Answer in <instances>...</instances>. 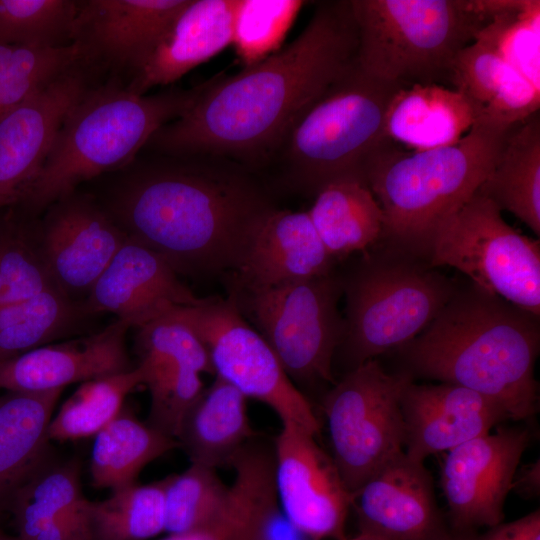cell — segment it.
Listing matches in <instances>:
<instances>
[{"mask_svg":"<svg viewBox=\"0 0 540 540\" xmlns=\"http://www.w3.org/2000/svg\"><path fill=\"white\" fill-rule=\"evenodd\" d=\"M357 44L350 0L318 2L287 47L204 83L193 105L146 146L166 155L226 157L254 170L275 156L297 119L355 64Z\"/></svg>","mask_w":540,"mask_h":540,"instance_id":"1","label":"cell"},{"mask_svg":"<svg viewBox=\"0 0 540 540\" xmlns=\"http://www.w3.org/2000/svg\"><path fill=\"white\" fill-rule=\"evenodd\" d=\"M162 155L120 185L112 218L177 273L237 271L261 222L277 208L269 189L253 169L226 157Z\"/></svg>","mask_w":540,"mask_h":540,"instance_id":"2","label":"cell"},{"mask_svg":"<svg viewBox=\"0 0 540 540\" xmlns=\"http://www.w3.org/2000/svg\"><path fill=\"white\" fill-rule=\"evenodd\" d=\"M539 348V316L467 281L398 351L413 379L468 388L499 403L510 420L528 421L538 412Z\"/></svg>","mask_w":540,"mask_h":540,"instance_id":"3","label":"cell"},{"mask_svg":"<svg viewBox=\"0 0 540 540\" xmlns=\"http://www.w3.org/2000/svg\"><path fill=\"white\" fill-rule=\"evenodd\" d=\"M514 125L481 115L452 145L407 151L391 141L381 148L364 170L384 214L379 242L427 261L435 233L478 190Z\"/></svg>","mask_w":540,"mask_h":540,"instance_id":"4","label":"cell"},{"mask_svg":"<svg viewBox=\"0 0 540 540\" xmlns=\"http://www.w3.org/2000/svg\"><path fill=\"white\" fill-rule=\"evenodd\" d=\"M203 86L151 95L115 85L91 88L66 115L42 169L18 203L41 210L81 182L129 164L159 128L193 105Z\"/></svg>","mask_w":540,"mask_h":540,"instance_id":"5","label":"cell"},{"mask_svg":"<svg viewBox=\"0 0 540 540\" xmlns=\"http://www.w3.org/2000/svg\"><path fill=\"white\" fill-rule=\"evenodd\" d=\"M357 63L404 87L450 85L455 58L493 16L495 0H350ZM451 88V87H450Z\"/></svg>","mask_w":540,"mask_h":540,"instance_id":"6","label":"cell"},{"mask_svg":"<svg viewBox=\"0 0 540 540\" xmlns=\"http://www.w3.org/2000/svg\"><path fill=\"white\" fill-rule=\"evenodd\" d=\"M403 87L369 76L356 59L283 139L275 156L282 162L286 180L314 195L337 180L365 183L367 163L392 141L386 133L387 111Z\"/></svg>","mask_w":540,"mask_h":540,"instance_id":"7","label":"cell"},{"mask_svg":"<svg viewBox=\"0 0 540 540\" xmlns=\"http://www.w3.org/2000/svg\"><path fill=\"white\" fill-rule=\"evenodd\" d=\"M342 281L345 330L337 351L347 371L411 341L459 284L427 261L387 245L363 252Z\"/></svg>","mask_w":540,"mask_h":540,"instance_id":"8","label":"cell"},{"mask_svg":"<svg viewBox=\"0 0 540 540\" xmlns=\"http://www.w3.org/2000/svg\"><path fill=\"white\" fill-rule=\"evenodd\" d=\"M228 290L242 316L263 337L300 391L335 384L333 361L345 330L338 309L342 274L334 269L268 288L228 283Z\"/></svg>","mask_w":540,"mask_h":540,"instance_id":"9","label":"cell"},{"mask_svg":"<svg viewBox=\"0 0 540 540\" xmlns=\"http://www.w3.org/2000/svg\"><path fill=\"white\" fill-rule=\"evenodd\" d=\"M413 377L387 372L377 359L347 371L324 395L331 457L351 494L404 452L400 399Z\"/></svg>","mask_w":540,"mask_h":540,"instance_id":"10","label":"cell"},{"mask_svg":"<svg viewBox=\"0 0 540 540\" xmlns=\"http://www.w3.org/2000/svg\"><path fill=\"white\" fill-rule=\"evenodd\" d=\"M477 191L435 233L430 266H449L472 283L540 316V242L516 231Z\"/></svg>","mask_w":540,"mask_h":540,"instance_id":"11","label":"cell"},{"mask_svg":"<svg viewBox=\"0 0 540 540\" xmlns=\"http://www.w3.org/2000/svg\"><path fill=\"white\" fill-rule=\"evenodd\" d=\"M170 314L186 323L204 344L214 375L270 407L282 423H294L313 435L320 422L309 398L289 379L272 349L242 316L233 300L208 297L179 306Z\"/></svg>","mask_w":540,"mask_h":540,"instance_id":"12","label":"cell"},{"mask_svg":"<svg viewBox=\"0 0 540 540\" xmlns=\"http://www.w3.org/2000/svg\"><path fill=\"white\" fill-rule=\"evenodd\" d=\"M274 486L286 519L310 540H342L352 496L316 436L282 423L273 442Z\"/></svg>","mask_w":540,"mask_h":540,"instance_id":"13","label":"cell"},{"mask_svg":"<svg viewBox=\"0 0 540 540\" xmlns=\"http://www.w3.org/2000/svg\"><path fill=\"white\" fill-rule=\"evenodd\" d=\"M528 426H502L446 452L441 486L451 529L477 532L504 519V505L523 453Z\"/></svg>","mask_w":540,"mask_h":540,"instance_id":"14","label":"cell"},{"mask_svg":"<svg viewBox=\"0 0 540 540\" xmlns=\"http://www.w3.org/2000/svg\"><path fill=\"white\" fill-rule=\"evenodd\" d=\"M80 64L0 118V210L19 202L42 169L66 115L92 88Z\"/></svg>","mask_w":540,"mask_h":540,"instance_id":"15","label":"cell"},{"mask_svg":"<svg viewBox=\"0 0 540 540\" xmlns=\"http://www.w3.org/2000/svg\"><path fill=\"white\" fill-rule=\"evenodd\" d=\"M359 534L376 540H432L448 528L424 463L403 452L352 494Z\"/></svg>","mask_w":540,"mask_h":540,"instance_id":"16","label":"cell"},{"mask_svg":"<svg viewBox=\"0 0 540 540\" xmlns=\"http://www.w3.org/2000/svg\"><path fill=\"white\" fill-rule=\"evenodd\" d=\"M39 230L51 275L68 297L88 293L128 237L112 216L73 193L50 206Z\"/></svg>","mask_w":540,"mask_h":540,"instance_id":"17","label":"cell"},{"mask_svg":"<svg viewBox=\"0 0 540 540\" xmlns=\"http://www.w3.org/2000/svg\"><path fill=\"white\" fill-rule=\"evenodd\" d=\"M158 253L127 237L88 292L86 313L109 312L141 327L179 306L199 304Z\"/></svg>","mask_w":540,"mask_h":540,"instance_id":"18","label":"cell"},{"mask_svg":"<svg viewBox=\"0 0 540 540\" xmlns=\"http://www.w3.org/2000/svg\"><path fill=\"white\" fill-rule=\"evenodd\" d=\"M404 453L418 463L490 432L509 417L493 399L450 384L408 383L400 399Z\"/></svg>","mask_w":540,"mask_h":540,"instance_id":"19","label":"cell"},{"mask_svg":"<svg viewBox=\"0 0 540 540\" xmlns=\"http://www.w3.org/2000/svg\"><path fill=\"white\" fill-rule=\"evenodd\" d=\"M188 0L80 1L73 42L84 60H96L132 74Z\"/></svg>","mask_w":540,"mask_h":540,"instance_id":"20","label":"cell"},{"mask_svg":"<svg viewBox=\"0 0 540 540\" xmlns=\"http://www.w3.org/2000/svg\"><path fill=\"white\" fill-rule=\"evenodd\" d=\"M129 328L118 319L96 334L41 346L4 361L0 363V388L47 392L129 371L133 369L125 346Z\"/></svg>","mask_w":540,"mask_h":540,"instance_id":"21","label":"cell"},{"mask_svg":"<svg viewBox=\"0 0 540 540\" xmlns=\"http://www.w3.org/2000/svg\"><path fill=\"white\" fill-rule=\"evenodd\" d=\"M334 265L308 212L276 208L261 222L239 269L228 274V283L274 287L327 274Z\"/></svg>","mask_w":540,"mask_h":540,"instance_id":"22","label":"cell"},{"mask_svg":"<svg viewBox=\"0 0 540 540\" xmlns=\"http://www.w3.org/2000/svg\"><path fill=\"white\" fill-rule=\"evenodd\" d=\"M237 0H188L126 87L144 95L174 83L232 43Z\"/></svg>","mask_w":540,"mask_h":540,"instance_id":"23","label":"cell"},{"mask_svg":"<svg viewBox=\"0 0 540 540\" xmlns=\"http://www.w3.org/2000/svg\"><path fill=\"white\" fill-rule=\"evenodd\" d=\"M89 505L79 463L49 458L18 489L9 507L19 540H90Z\"/></svg>","mask_w":540,"mask_h":540,"instance_id":"24","label":"cell"},{"mask_svg":"<svg viewBox=\"0 0 540 540\" xmlns=\"http://www.w3.org/2000/svg\"><path fill=\"white\" fill-rule=\"evenodd\" d=\"M482 115L463 93L439 84L399 89L386 116V133L397 144L422 151L459 141Z\"/></svg>","mask_w":540,"mask_h":540,"instance_id":"25","label":"cell"},{"mask_svg":"<svg viewBox=\"0 0 540 540\" xmlns=\"http://www.w3.org/2000/svg\"><path fill=\"white\" fill-rule=\"evenodd\" d=\"M450 87L476 103L482 115L509 125L522 122L540 107V88L480 38L455 58Z\"/></svg>","mask_w":540,"mask_h":540,"instance_id":"26","label":"cell"},{"mask_svg":"<svg viewBox=\"0 0 540 540\" xmlns=\"http://www.w3.org/2000/svg\"><path fill=\"white\" fill-rule=\"evenodd\" d=\"M257 436L247 413V398L215 376L185 413L176 440L191 463L217 469Z\"/></svg>","mask_w":540,"mask_h":540,"instance_id":"27","label":"cell"},{"mask_svg":"<svg viewBox=\"0 0 540 540\" xmlns=\"http://www.w3.org/2000/svg\"><path fill=\"white\" fill-rule=\"evenodd\" d=\"M62 390L0 397V512L49 459L47 429Z\"/></svg>","mask_w":540,"mask_h":540,"instance_id":"28","label":"cell"},{"mask_svg":"<svg viewBox=\"0 0 540 540\" xmlns=\"http://www.w3.org/2000/svg\"><path fill=\"white\" fill-rule=\"evenodd\" d=\"M307 212L335 261L366 252L381 240L384 214L362 181L342 179L325 185L315 194Z\"/></svg>","mask_w":540,"mask_h":540,"instance_id":"29","label":"cell"},{"mask_svg":"<svg viewBox=\"0 0 540 540\" xmlns=\"http://www.w3.org/2000/svg\"><path fill=\"white\" fill-rule=\"evenodd\" d=\"M478 193L507 210L540 236V112L510 130Z\"/></svg>","mask_w":540,"mask_h":540,"instance_id":"30","label":"cell"},{"mask_svg":"<svg viewBox=\"0 0 540 540\" xmlns=\"http://www.w3.org/2000/svg\"><path fill=\"white\" fill-rule=\"evenodd\" d=\"M176 447V439L141 422L123 406L95 435L90 459L92 484L112 491L132 485L147 464Z\"/></svg>","mask_w":540,"mask_h":540,"instance_id":"31","label":"cell"},{"mask_svg":"<svg viewBox=\"0 0 540 540\" xmlns=\"http://www.w3.org/2000/svg\"><path fill=\"white\" fill-rule=\"evenodd\" d=\"M86 313L60 290L0 306V363L41 347Z\"/></svg>","mask_w":540,"mask_h":540,"instance_id":"32","label":"cell"},{"mask_svg":"<svg viewBox=\"0 0 540 540\" xmlns=\"http://www.w3.org/2000/svg\"><path fill=\"white\" fill-rule=\"evenodd\" d=\"M164 485V479L134 483L90 501V540H148L165 533Z\"/></svg>","mask_w":540,"mask_h":540,"instance_id":"33","label":"cell"},{"mask_svg":"<svg viewBox=\"0 0 540 540\" xmlns=\"http://www.w3.org/2000/svg\"><path fill=\"white\" fill-rule=\"evenodd\" d=\"M144 382L145 370L140 364L123 373L84 382L51 418L49 440L96 435L121 411L125 397Z\"/></svg>","mask_w":540,"mask_h":540,"instance_id":"34","label":"cell"},{"mask_svg":"<svg viewBox=\"0 0 540 540\" xmlns=\"http://www.w3.org/2000/svg\"><path fill=\"white\" fill-rule=\"evenodd\" d=\"M84 62L82 47L0 45V118L57 77Z\"/></svg>","mask_w":540,"mask_h":540,"instance_id":"35","label":"cell"},{"mask_svg":"<svg viewBox=\"0 0 540 540\" xmlns=\"http://www.w3.org/2000/svg\"><path fill=\"white\" fill-rule=\"evenodd\" d=\"M79 7L73 0H0V45H69Z\"/></svg>","mask_w":540,"mask_h":540,"instance_id":"36","label":"cell"},{"mask_svg":"<svg viewBox=\"0 0 540 540\" xmlns=\"http://www.w3.org/2000/svg\"><path fill=\"white\" fill-rule=\"evenodd\" d=\"M164 484L167 535L190 532L209 523L226 504L230 489L215 468L199 463L165 477Z\"/></svg>","mask_w":540,"mask_h":540,"instance_id":"37","label":"cell"},{"mask_svg":"<svg viewBox=\"0 0 540 540\" xmlns=\"http://www.w3.org/2000/svg\"><path fill=\"white\" fill-rule=\"evenodd\" d=\"M0 270L5 284L3 304L60 290L45 260L40 230L13 219L0 224Z\"/></svg>","mask_w":540,"mask_h":540,"instance_id":"38","label":"cell"},{"mask_svg":"<svg viewBox=\"0 0 540 540\" xmlns=\"http://www.w3.org/2000/svg\"><path fill=\"white\" fill-rule=\"evenodd\" d=\"M540 2L495 1L492 19L477 38L493 46L520 74L539 85Z\"/></svg>","mask_w":540,"mask_h":540,"instance_id":"39","label":"cell"},{"mask_svg":"<svg viewBox=\"0 0 540 540\" xmlns=\"http://www.w3.org/2000/svg\"><path fill=\"white\" fill-rule=\"evenodd\" d=\"M305 3L300 0H237L231 44L245 67L277 51Z\"/></svg>","mask_w":540,"mask_h":540,"instance_id":"40","label":"cell"},{"mask_svg":"<svg viewBox=\"0 0 540 540\" xmlns=\"http://www.w3.org/2000/svg\"><path fill=\"white\" fill-rule=\"evenodd\" d=\"M151 404L147 423L176 439L181 421L204 390L201 372L175 360L140 361Z\"/></svg>","mask_w":540,"mask_h":540,"instance_id":"41","label":"cell"},{"mask_svg":"<svg viewBox=\"0 0 540 540\" xmlns=\"http://www.w3.org/2000/svg\"><path fill=\"white\" fill-rule=\"evenodd\" d=\"M138 329L137 347L141 360H176L201 373L214 374L204 344L183 321L165 314Z\"/></svg>","mask_w":540,"mask_h":540,"instance_id":"42","label":"cell"},{"mask_svg":"<svg viewBox=\"0 0 540 540\" xmlns=\"http://www.w3.org/2000/svg\"><path fill=\"white\" fill-rule=\"evenodd\" d=\"M473 540H540V511L537 509L517 520L501 522L483 534L476 533Z\"/></svg>","mask_w":540,"mask_h":540,"instance_id":"43","label":"cell"},{"mask_svg":"<svg viewBox=\"0 0 540 540\" xmlns=\"http://www.w3.org/2000/svg\"><path fill=\"white\" fill-rule=\"evenodd\" d=\"M519 496L531 499L539 496L540 493V463L539 460L518 468L512 484Z\"/></svg>","mask_w":540,"mask_h":540,"instance_id":"44","label":"cell"},{"mask_svg":"<svg viewBox=\"0 0 540 540\" xmlns=\"http://www.w3.org/2000/svg\"><path fill=\"white\" fill-rule=\"evenodd\" d=\"M476 533L477 532L456 531L448 528L445 533L432 540H473Z\"/></svg>","mask_w":540,"mask_h":540,"instance_id":"45","label":"cell"},{"mask_svg":"<svg viewBox=\"0 0 540 540\" xmlns=\"http://www.w3.org/2000/svg\"><path fill=\"white\" fill-rule=\"evenodd\" d=\"M5 295V284L0 270V306L3 305Z\"/></svg>","mask_w":540,"mask_h":540,"instance_id":"46","label":"cell"},{"mask_svg":"<svg viewBox=\"0 0 540 540\" xmlns=\"http://www.w3.org/2000/svg\"><path fill=\"white\" fill-rule=\"evenodd\" d=\"M342 540H376V539H373L371 537H368V536H365V535H362V534H359L357 533L356 535L352 536V537H348L346 536L344 539Z\"/></svg>","mask_w":540,"mask_h":540,"instance_id":"47","label":"cell"},{"mask_svg":"<svg viewBox=\"0 0 540 540\" xmlns=\"http://www.w3.org/2000/svg\"><path fill=\"white\" fill-rule=\"evenodd\" d=\"M0 540H19L18 538H11L7 535H5L1 530H0Z\"/></svg>","mask_w":540,"mask_h":540,"instance_id":"48","label":"cell"}]
</instances>
